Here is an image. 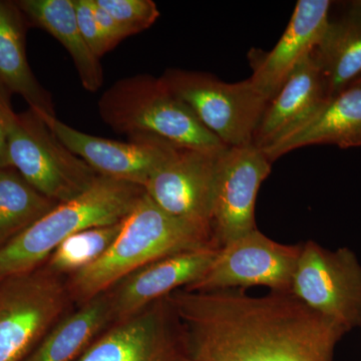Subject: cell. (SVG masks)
Segmentation results:
<instances>
[{
  "instance_id": "cell-1",
  "label": "cell",
  "mask_w": 361,
  "mask_h": 361,
  "mask_svg": "<svg viewBox=\"0 0 361 361\" xmlns=\"http://www.w3.org/2000/svg\"><path fill=\"white\" fill-rule=\"evenodd\" d=\"M194 361H332L343 327L291 292L252 297L245 289L166 296Z\"/></svg>"
},
{
  "instance_id": "cell-2",
  "label": "cell",
  "mask_w": 361,
  "mask_h": 361,
  "mask_svg": "<svg viewBox=\"0 0 361 361\" xmlns=\"http://www.w3.org/2000/svg\"><path fill=\"white\" fill-rule=\"evenodd\" d=\"M203 247L217 248L210 231L169 215L145 192L108 251L66 278L71 300L82 305L144 266Z\"/></svg>"
},
{
  "instance_id": "cell-3",
  "label": "cell",
  "mask_w": 361,
  "mask_h": 361,
  "mask_svg": "<svg viewBox=\"0 0 361 361\" xmlns=\"http://www.w3.org/2000/svg\"><path fill=\"white\" fill-rule=\"evenodd\" d=\"M144 194L139 185L99 176L84 193L59 204L0 248V280L44 265L52 252L77 233L125 220Z\"/></svg>"
},
{
  "instance_id": "cell-4",
  "label": "cell",
  "mask_w": 361,
  "mask_h": 361,
  "mask_svg": "<svg viewBox=\"0 0 361 361\" xmlns=\"http://www.w3.org/2000/svg\"><path fill=\"white\" fill-rule=\"evenodd\" d=\"M97 106L104 123L118 134L155 135L182 148L202 151L228 148L161 78L137 75L122 78L102 94Z\"/></svg>"
},
{
  "instance_id": "cell-5",
  "label": "cell",
  "mask_w": 361,
  "mask_h": 361,
  "mask_svg": "<svg viewBox=\"0 0 361 361\" xmlns=\"http://www.w3.org/2000/svg\"><path fill=\"white\" fill-rule=\"evenodd\" d=\"M4 120L11 168L47 198L59 204L73 200L99 177L30 109L16 114L7 101Z\"/></svg>"
},
{
  "instance_id": "cell-6",
  "label": "cell",
  "mask_w": 361,
  "mask_h": 361,
  "mask_svg": "<svg viewBox=\"0 0 361 361\" xmlns=\"http://www.w3.org/2000/svg\"><path fill=\"white\" fill-rule=\"evenodd\" d=\"M66 278L44 265L0 280V361H23L73 304Z\"/></svg>"
},
{
  "instance_id": "cell-7",
  "label": "cell",
  "mask_w": 361,
  "mask_h": 361,
  "mask_svg": "<svg viewBox=\"0 0 361 361\" xmlns=\"http://www.w3.org/2000/svg\"><path fill=\"white\" fill-rule=\"evenodd\" d=\"M160 78L226 147L252 144L269 101L249 78L229 84L209 73L179 68H169Z\"/></svg>"
},
{
  "instance_id": "cell-8",
  "label": "cell",
  "mask_w": 361,
  "mask_h": 361,
  "mask_svg": "<svg viewBox=\"0 0 361 361\" xmlns=\"http://www.w3.org/2000/svg\"><path fill=\"white\" fill-rule=\"evenodd\" d=\"M291 293L348 332L361 325V264L348 247L330 251L314 241L303 244Z\"/></svg>"
},
{
  "instance_id": "cell-9",
  "label": "cell",
  "mask_w": 361,
  "mask_h": 361,
  "mask_svg": "<svg viewBox=\"0 0 361 361\" xmlns=\"http://www.w3.org/2000/svg\"><path fill=\"white\" fill-rule=\"evenodd\" d=\"M302 245H284L258 229L218 249L212 264L188 291H216L264 286L271 292H291Z\"/></svg>"
},
{
  "instance_id": "cell-10",
  "label": "cell",
  "mask_w": 361,
  "mask_h": 361,
  "mask_svg": "<svg viewBox=\"0 0 361 361\" xmlns=\"http://www.w3.org/2000/svg\"><path fill=\"white\" fill-rule=\"evenodd\" d=\"M75 361H194L167 298L113 323Z\"/></svg>"
},
{
  "instance_id": "cell-11",
  "label": "cell",
  "mask_w": 361,
  "mask_h": 361,
  "mask_svg": "<svg viewBox=\"0 0 361 361\" xmlns=\"http://www.w3.org/2000/svg\"><path fill=\"white\" fill-rule=\"evenodd\" d=\"M272 164L253 144L227 148L220 154L211 219L218 249L257 229L256 199Z\"/></svg>"
},
{
  "instance_id": "cell-12",
  "label": "cell",
  "mask_w": 361,
  "mask_h": 361,
  "mask_svg": "<svg viewBox=\"0 0 361 361\" xmlns=\"http://www.w3.org/2000/svg\"><path fill=\"white\" fill-rule=\"evenodd\" d=\"M222 152L179 147L151 176L145 192L169 215L212 234L214 193Z\"/></svg>"
},
{
  "instance_id": "cell-13",
  "label": "cell",
  "mask_w": 361,
  "mask_h": 361,
  "mask_svg": "<svg viewBox=\"0 0 361 361\" xmlns=\"http://www.w3.org/2000/svg\"><path fill=\"white\" fill-rule=\"evenodd\" d=\"M39 116L59 141L97 175L126 180L142 188L179 148L155 135H135L130 137V142L94 137L73 129L56 116Z\"/></svg>"
},
{
  "instance_id": "cell-14",
  "label": "cell",
  "mask_w": 361,
  "mask_h": 361,
  "mask_svg": "<svg viewBox=\"0 0 361 361\" xmlns=\"http://www.w3.org/2000/svg\"><path fill=\"white\" fill-rule=\"evenodd\" d=\"M215 247L180 252L135 271L108 290L113 323L140 312L178 289L194 284L217 254Z\"/></svg>"
},
{
  "instance_id": "cell-15",
  "label": "cell",
  "mask_w": 361,
  "mask_h": 361,
  "mask_svg": "<svg viewBox=\"0 0 361 361\" xmlns=\"http://www.w3.org/2000/svg\"><path fill=\"white\" fill-rule=\"evenodd\" d=\"M329 0H299L272 51L256 54L252 84L270 101L297 66L312 56L329 27Z\"/></svg>"
},
{
  "instance_id": "cell-16",
  "label": "cell",
  "mask_w": 361,
  "mask_h": 361,
  "mask_svg": "<svg viewBox=\"0 0 361 361\" xmlns=\"http://www.w3.org/2000/svg\"><path fill=\"white\" fill-rule=\"evenodd\" d=\"M312 145L361 147V85L327 99L295 129L263 151L273 163L293 149Z\"/></svg>"
},
{
  "instance_id": "cell-17",
  "label": "cell",
  "mask_w": 361,
  "mask_h": 361,
  "mask_svg": "<svg viewBox=\"0 0 361 361\" xmlns=\"http://www.w3.org/2000/svg\"><path fill=\"white\" fill-rule=\"evenodd\" d=\"M327 99L322 73L311 56L297 66L270 99L252 144L263 149L279 141Z\"/></svg>"
},
{
  "instance_id": "cell-18",
  "label": "cell",
  "mask_w": 361,
  "mask_h": 361,
  "mask_svg": "<svg viewBox=\"0 0 361 361\" xmlns=\"http://www.w3.org/2000/svg\"><path fill=\"white\" fill-rule=\"evenodd\" d=\"M0 85L20 94L37 115L56 116L49 92L33 75L25 51V16L16 1L0 0Z\"/></svg>"
},
{
  "instance_id": "cell-19",
  "label": "cell",
  "mask_w": 361,
  "mask_h": 361,
  "mask_svg": "<svg viewBox=\"0 0 361 361\" xmlns=\"http://www.w3.org/2000/svg\"><path fill=\"white\" fill-rule=\"evenodd\" d=\"M16 4L25 18L65 47L75 63L82 87L90 92L101 89L103 66L80 32L73 0H20Z\"/></svg>"
},
{
  "instance_id": "cell-20",
  "label": "cell",
  "mask_w": 361,
  "mask_h": 361,
  "mask_svg": "<svg viewBox=\"0 0 361 361\" xmlns=\"http://www.w3.org/2000/svg\"><path fill=\"white\" fill-rule=\"evenodd\" d=\"M111 324L106 291L63 316L23 361H75Z\"/></svg>"
},
{
  "instance_id": "cell-21",
  "label": "cell",
  "mask_w": 361,
  "mask_h": 361,
  "mask_svg": "<svg viewBox=\"0 0 361 361\" xmlns=\"http://www.w3.org/2000/svg\"><path fill=\"white\" fill-rule=\"evenodd\" d=\"M312 56L329 99L353 87L361 78V14L349 9L339 20L330 21Z\"/></svg>"
},
{
  "instance_id": "cell-22",
  "label": "cell",
  "mask_w": 361,
  "mask_h": 361,
  "mask_svg": "<svg viewBox=\"0 0 361 361\" xmlns=\"http://www.w3.org/2000/svg\"><path fill=\"white\" fill-rule=\"evenodd\" d=\"M58 205L13 168L0 169V248Z\"/></svg>"
},
{
  "instance_id": "cell-23",
  "label": "cell",
  "mask_w": 361,
  "mask_h": 361,
  "mask_svg": "<svg viewBox=\"0 0 361 361\" xmlns=\"http://www.w3.org/2000/svg\"><path fill=\"white\" fill-rule=\"evenodd\" d=\"M125 220L73 235L52 252L44 265L54 274L65 278L84 269L108 251L122 231Z\"/></svg>"
},
{
  "instance_id": "cell-24",
  "label": "cell",
  "mask_w": 361,
  "mask_h": 361,
  "mask_svg": "<svg viewBox=\"0 0 361 361\" xmlns=\"http://www.w3.org/2000/svg\"><path fill=\"white\" fill-rule=\"evenodd\" d=\"M96 2L115 18L129 37L148 30L160 16L157 4L152 0H96Z\"/></svg>"
},
{
  "instance_id": "cell-25",
  "label": "cell",
  "mask_w": 361,
  "mask_h": 361,
  "mask_svg": "<svg viewBox=\"0 0 361 361\" xmlns=\"http://www.w3.org/2000/svg\"><path fill=\"white\" fill-rule=\"evenodd\" d=\"M73 4L78 27L85 42L94 56L101 59L115 47L97 23L92 0H73Z\"/></svg>"
},
{
  "instance_id": "cell-26",
  "label": "cell",
  "mask_w": 361,
  "mask_h": 361,
  "mask_svg": "<svg viewBox=\"0 0 361 361\" xmlns=\"http://www.w3.org/2000/svg\"><path fill=\"white\" fill-rule=\"evenodd\" d=\"M92 1L97 23H99V26H101L103 32L106 33L109 39L111 40L114 47H116L126 37H129L127 32L123 30L122 26L116 23L113 16H111L101 6H97L96 0H92Z\"/></svg>"
},
{
  "instance_id": "cell-27",
  "label": "cell",
  "mask_w": 361,
  "mask_h": 361,
  "mask_svg": "<svg viewBox=\"0 0 361 361\" xmlns=\"http://www.w3.org/2000/svg\"><path fill=\"white\" fill-rule=\"evenodd\" d=\"M9 101L8 92L0 85V169L11 168L7 149L6 120H4V104Z\"/></svg>"
},
{
  "instance_id": "cell-28",
  "label": "cell",
  "mask_w": 361,
  "mask_h": 361,
  "mask_svg": "<svg viewBox=\"0 0 361 361\" xmlns=\"http://www.w3.org/2000/svg\"><path fill=\"white\" fill-rule=\"evenodd\" d=\"M351 11H355V13L361 14V0H355V1H351L349 4Z\"/></svg>"
},
{
  "instance_id": "cell-29",
  "label": "cell",
  "mask_w": 361,
  "mask_h": 361,
  "mask_svg": "<svg viewBox=\"0 0 361 361\" xmlns=\"http://www.w3.org/2000/svg\"><path fill=\"white\" fill-rule=\"evenodd\" d=\"M353 85H361V78H360V80H358L357 82H356L355 84Z\"/></svg>"
}]
</instances>
